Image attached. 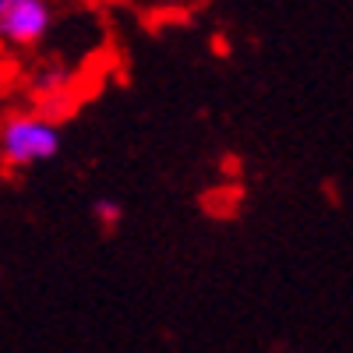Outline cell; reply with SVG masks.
Instances as JSON below:
<instances>
[{"label":"cell","instance_id":"obj_1","mask_svg":"<svg viewBox=\"0 0 353 353\" xmlns=\"http://www.w3.org/2000/svg\"><path fill=\"white\" fill-rule=\"evenodd\" d=\"M61 152V128L39 113H21L0 128V163L8 166H36Z\"/></svg>","mask_w":353,"mask_h":353},{"label":"cell","instance_id":"obj_2","mask_svg":"<svg viewBox=\"0 0 353 353\" xmlns=\"http://www.w3.org/2000/svg\"><path fill=\"white\" fill-rule=\"evenodd\" d=\"M53 25L46 0H0V39L11 46H36Z\"/></svg>","mask_w":353,"mask_h":353},{"label":"cell","instance_id":"obj_3","mask_svg":"<svg viewBox=\"0 0 353 353\" xmlns=\"http://www.w3.org/2000/svg\"><path fill=\"white\" fill-rule=\"evenodd\" d=\"M92 216L103 230H117L124 219V209H121V201H113V198H96L92 201Z\"/></svg>","mask_w":353,"mask_h":353},{"label":"cell","instance_id":"obj_4","mask_svg":"<svg viewBox=\"0 0 353 353\" xmlns=\"http://www.w3.org/2000/svg\"><path fill=\"white\" fill-rule=\"evenodd\" d=\"M64 85H68V71H61V68L39 74V88H43V92H61Z\"/></svg>","mask_w":353,"mask_h":353}]
</instances>
